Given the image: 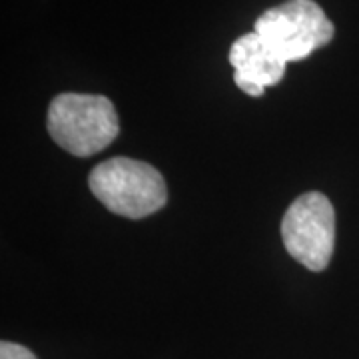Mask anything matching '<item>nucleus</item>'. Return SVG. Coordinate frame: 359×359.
<instances>
[{"instance_id":"6","label":"nucleus","mask_w":359,"mask_h":359,"mask_svg":"<svg viewBox=\"0 0 359 359\" xmlns=\"http://www.w3.org/2000/svg\"><path fill=\"white\" fill-rule=\"evenodd\" d=\"M0 359H36V355L20 344L2 341L0 344Z\"/></svg>"},{"instance_id":"4","label":"nucleus","mask_w":359,"mask_h":359,"mask_svg":"<svg viewBox=\"0 0 359 359\" xmlns=\"http://www.w3.org/2000/svg\"><path fill=\"white\" fill-rule=\"evenodd\" d=\"M287 254L311 271L330 266L335 245V210L321 192L302 194L282 219Z\"/></svg>"},{"instance_id":"2","label":"nucleus","mask_w":359,"mask_h":359,"mask_svg":"<svg viewBox=\"0 0 359 359\" xmlns=\"http://www.w3.org/2000/svg\"><path fill=\"white\" fill-rule=\"evenodd\" d=\"M88 186L112 214L130 219L156 214L168 202L162 174L132 158H110L98 164L90 172Z\"/></svg>"},{"instance_id":"1","label":"nucleus","mask_w":359,"mask_h":359,"mask_svg":"<svg viewBox=\"0 0 359 359\" xmlns=\"http://www.w3.org/2000/svg\"><path fill=\"white\" fill-rule=\"evenodd\" d=\"M48 134L62 150L78 158L102 152L120 132L114 104L100 94H58L48 108Z\"/></svg>"},{"instance_id":"3","label":"nucleus","mask_w":359,"mask_h":359,"mask_svg":"<svg viewBox=\"0 0 359 359\" xmlns=\"http://www.w3.org/2000/svg\"><path fill=\"white\" fill-rule=\"evenodd\" d=\"M254 32L285 62H297L330 44L335 28L318 2L287 0L262 14Z\"/></svg>"},{"instance_id":"5","label":"nucleus","mask_w":359,"mask_h":359,"mask_svg":"<svg viewBox=\"0 0 359 359\" xmlns=\"http://www.w3.org/2000/svg\"><path fill=\"white\" fill-rule=\"evenodd\" d=\"M230 65L233 82L248 96H262L268 86H276L285 74L287 62L269 48L257 32H248L231 44Z\"/></svg>"}]
</instances>
